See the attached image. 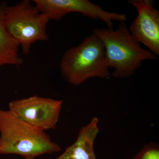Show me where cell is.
<instances>
[{"label":"cell","instance_id":"cell-1","mask_svg":"<svg viewBox=\"0 0 159 159\" xmlns=\"http://www.w3.org/2000/svg\"><path fill=\"white\" fill-rule=\"evenodd\" d=\"M101 39L105 48L106 57L111 75L123 79L133 75L146 60H155L157 56L143 48L132 36L125 22L120 23L116 30L109 28L96 29L93 31Z\"/></svg>","mask_w":159,"mask_h":159},{"label":"cell","instance_id":"cell-8","mask_svg":"<svg viewBox=\"0 0 159 159\" xmlns=\"http://www.w3.org/2000/svg\"><path fill=\"white\" fill-rule=\"evenodd\" d=\"M98 123V119L94 117L80 129L76 142L56 159H97L93 145L99 132Z\"/></svg>","mask_w":159,"mask_h":159},{"label":"cell","instance_id":"cell-7","mask_svg":"<svg viewBox=\"0 0 159 159\" xmlns=\"http://www.w3.org/2000/svg\"><path fill=\"white\" fill-rule=\"evenodd\" d=\"M138 16L129 27V32L140 43L159 56V11L154 7L152 0H129Z\"/></svg>","mask_w":159,"mask_h":159},{"label":"cell","instance_id":"cell-11","mask_svg":"<svg viewBox=\"0 0 159 159\" xmlns=\"http://www.w3.org/2000/svg\"><path fill=\"white\" fill-rule=\"evenodd\" d=\"M34 157H25V159H34Z\"/></svg>","mask_w":159,"mask_h":159},{"label":"cell","instance_id":"cell-5","mask_svg":"<svg viewBox=\"0 0 159 159\" xmlns=\"http://www.w3.org/2000/svg\"><path fill=\"white\" fill-rule=\"evenodd\" d=\"M63 100L33 96L9 102L15 116L43 131L54 129L59 120Z\"/></svg>","mask_w":159,"mask_h":159},{"label":"cell","instance_id":"cell-4","mask_svg":"<svg viewBox=\"0 0 159 159\" xmlns=\"http://www.w3.org/2000/svg\"><path fill=\"white\" fill-rule=\"evenodd\" d=\"M49 20L29 0L7 5L3 16L6 30L19 44L25 55L30 53L31 45L36 42L48 40L47 27Z\"/></svg>","mask_w":159,"mask_h":159},{"label":"cell","instance_id":"cell-2","mask_svg":"<svg viewBox=\"0 0 159 159\" xmlns=\"http://www.w3.org/2000/svg\"><path fill=\"white\" fill-rule=\"evenodd\" d=\"M60 150V146L44 131L0 108V155L35 157Z\"/></svg>","mask_w":159,"mask_h":159},{"label":"cell","instance_id":"cell-9","mask_svg":"<svg viewBox=\"0 0 159 159\" xmlns=\"http://www.w3.org/2000/svg\"><path fill=\"white\" fill-rule=\"evenodd\" d=\"M7 6L6 2L0 5V66L8 65L19 66L23 63L18 53L19 44L9 34L3 23V14Z\"/></svg>","mask_w":159,"mask_h":159},{"label":"cell","instance_id":"cell-3","mask_svg":"<svg viewBox=\"0 0 159 159\" xmlns=\"http://www.w3.org/2000/svg\"><path fill=\"white\" fill-rule=\"evenodd\" d=\"M109 69L103 43L94 33L79 45L67 50L60 64L63 78L76 86L90 78H108L111 75Z\"/></svg>","mask_w":159,"mask_h":159},{"label":"cell","instance_id":"cell-6","mask_svg":"<svg viewBox=\"0 0 159 159\" xmlns=\"http://www.w3.org/2000/svg\"><path fill=\"white\" fill-rule=\"evenodd\" d=\"M34 5L49 19L59 20L70 12H79L84 16L105 22L108 28L113 29V21L125 22L126 15L105 11L99 5L89 0H34Z\"/></svg>","mask_w":159,"mask_h":159},{"label":"cell","instance_id":"cell-10","mask_svg":"<svg viewBox=\"0 0 159 159\" xmlns=\"http://www.w3.org/2000/svg\"><path fill=\"white\" fill-rule=\"evenodd\" d=\"M133 159H159V147L156 143L145 145Z\"/></svg>","mask_w":159,"mask_h":159}]
</instances>
